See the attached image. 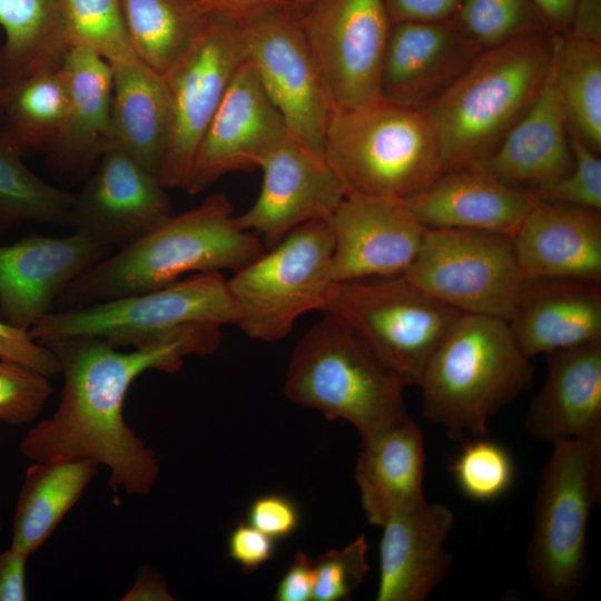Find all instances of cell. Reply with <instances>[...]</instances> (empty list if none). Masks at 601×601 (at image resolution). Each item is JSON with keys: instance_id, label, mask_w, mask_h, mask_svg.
I'll use <instances>...</instances> for the list:
<instances>
[{"instance_id": "obj_1", "label": "cell", "mask_w": 601, "mask_h": 601, "mask_svg": "<svg viewBox=\"0 0 601 601\" xmlns=\"http://www.w3.org/2000/svg\"><path fill=\"white\" fill-rule=\"evenodd\" d=\"M220 343V326L189 324L128 352L91 337L46 344L63 375L61 396L52 415L26 432L20 453L32 462L90 460L105 465L115 504L121 491L148 494L160 473L159 459L127 424L126 395L145 372L176 373L186 357L210 355Z\"/></svg>"}, {"instance_id": "obj_2", "label": "cell", "mask_w": 601, "mask_h": 601, "mask_svg": "<svg viewBox=\"0 0 601 601\" xmlns=\"http://www.w3.org/2000/svg\"><path fill=\"white\" fill-rule=\"evenodd\" d=\"M265 250L258 235L238 225L229 198L214 194L93 265L65 288L55 305L70 308L140 294L191 272H235Z\"/></svg>"}, {"instance_id": "obj_3", "label": "cell", "mask_w": 601, "mask_h": 601, "mask_svg": "<svg viewBox=\"0 0 601 601\" xmlns=\"http://www.w3.org/2000/svg\"><path fill=\"white\" fill-rule=\"evenodd\" d=\"M553 53L548 30L485 48L424 108L440 137L443 173L480 166L495 150L539 95Z\"/></svg>"}, {"instance_id": "obj_4", "label": "cell", "mask_w": 601, "mask_h": 601, "mask_svg": "<svg viewBox=\"0 0 601 601\" xmlns=\"http://www.w3.org/2000/svg\"><path fill=\"white\" fill-rule=\"evenodd\" d=\"M533 375L506 321L462 314L425 367L423 415L452 440L483 436L489 418L528 391Z\"/></svg>"}, {"instance_id": "obj_5", "label": "cell", "mask_w": 601, "mask_h": 601, "mask_svg": "<svg viewBox=\"0 0 601 601\" xmlns=\"http://www.w3.org/2000/svg\"><path fill=\"white\" fill-rule=\"evenodd\" d=\"M324 156L346 196L405 199L443 174L440 137L428 112L384 100L332 112Z\"/></svg>"}, {"instance_id": "obj_6", "label": "cell", "mask_w": 601, "mask_h": 601, "mask_svg": "<svg viewBox=\"0 0 601 601\" xmlns=\"http://www.w3.org/2000/svg\"><path fill=\"white\" fill-rule=\"evenodd\" d=\"M403 388L344 324L326 314L295 345L283 387L297 405L351 423L362 441L410 416Z\"/></svg>"}, {"instance_id": "obj_7", "label": "cell", "mask_w": 601, "mask_h": 601, "mask_svg": "<svg viewBox=\"0 0 601 601\" xmlns=\"http://www.w3.org/2000/svg\"><path fill=\"white\" fill-rule=\"evenodd\" d=\"M552 445L536 489L526 565L541 598L569 601L588 564L589 519L601 492V435Z\"/></svg>"}, {"instance_id": "obj_8", "label": "cell", "mask_w": 601, "mask_h": 601, "mask_svg": "<svg viewBox=\"0 0 601 601\" xmlns=\"http://www.w3.org/2000/svg\"><path fill=\"white\" fill-rule=\"evenodd\" d=\"M321 313L344 324L404 387L420 385L462 315L403 274L336 282Z\"/></svg>"}, {"instance_id": "obj_9", "label": "cell", "mask_w": 601, "mask_h": 601, "mask_svg": "<svg viewBox=\"0 0 601 601\" xmlns=\"http://www.w3.org/2000/svg\"><path fill=\"white\" fill-rule=\"evenodd\" d=\"M236 323L227 279L220 272H211L140 294L51 311L29 335L42 345L91 337L117 348H136L184 325Z\"/></svg>"}, {"instance_id": "obj_10", "label": "cell", "mask_w": 601, "mask_h": 601, "mask_svg": "<svg viewBox=\"0 0 601 601\" xmlns=\"http://www.w3.org/2000/svg\"><path fill=\"white\" fill-rule=\"evenodd\" d=\"M334 239L327 220L289 231L227 279L238 327L252 339L285 338L299 316L322 311L334 284L331 259Z\"/></svg>"}, {"instance_id": "obj_11", "label": "cell", "mask_w": 601, "mask_h": 601, "mask_svg": "<svg viewBox=\"0 0 601 601\" xmlns=\"http://www.w3.org/2000/svg\"><path fill=\"white\" fill-rule=\"evenodd\" d=\"M246 59L239 19L205 11L185 50L162 75L169 136L158 179L185 189L203 137Z\"/></svg>"}, {"instance_id": "obj_12", "label": "cell", "mask_w": 601, "mask_h": 601, "mask_svg": "<svg viewBox=\"0 0 601 601\" xmlns=\"http://www.w3.org/2000/svg\"><path fill=\"white\" fill-rule=\"evenodd\" d=\"M403 275L462 314L506 322L524 279L513 237L463 228H427L416 258Z\"/></svg>"}, {"instance_id": "obj_13", "label": "cell", "mask_w": 601, "mask_h": 601, "mask_svg": "<svg viewBox=\"0 0 601 601\" xmlns=\"http://www.w3.org/2000/svg\"><path fill=\"white\" fill-rule=\"evenodd\" d=\"M245 57L290 136L324 156L332 108L307 42L300 9L288 3L239 19Z\"/></svg>"}, {"instance_id": "obj_14", "label": "cell", "mask_w": 601, "mask_h": 601, "mask_svg": "<svg viewBox=\"0 0 601 601\" xmlns=\"http://www.w3.org/2000/svg\"><path fill=\"white\" fill-rule=\"evenodd\" d=\"M300 17L332 112L382 101L381 73L392 27L384 0H314Z\"/></svg>"}, {"instance_id": "obj_15", "label": "cell", "mask_w": 601, "mask_h": 601, "mask_svg": "<svg viewBox=\"0 0 601 601\" xmlns=\"http://www.w3.org/2000/svg\"><path fill=\"white\" fill-rule=\"evenodd\" d=\"M259 168V194L236 220L243 229L260 236L266 249L304 224L327 220L346 197L325 157L292 136L278 144Z\"/></svg>"}, {"instance_id": "obj_16", "label": "cell", "mask_w": 601, "mask_h": 601, "mask_svg": "<svg viewBox=\"0 0 601 601\" xmlns=\"http://www.w3.org/2000/svg\"><path fill=\"white\" fill-rule=\"evenodd\" d=\"M174 215L158 177L110 147L75 195L70 226L91 240L122 248Z\"/></svg>"}, {"instance_id": "obj_17", "label": "cell", "mask_w": 601, "mask_h": 601, "mask_svg": "<svg viewBox=\"0 0 601 601\" xmlns=\"http://www.w3.org/2000/svg\"><path fill=\"white\" fill-rule=\"evenodd\" d=\"M289 136L283 117L245 59L203 137L185 190L197 195L228 173L259 168Z\"/></svg>"}, {"instance_id": "obj_18", "label": "cell", "mask_w": 601, "mask_h": 601, "mask_svg": "<svg viewBox=\"0 0 601 601\" xmlns=\"http://www.w3.org/2000/svg\"><path fill=\"white\" fill-rule=\"evenodd\" d=\"M327 221L335 282L404 274L427 230L402 199L391 197L347 195Z\"/></svg>"}, {"instance_id": "obj_19", "label": "cell", "mask_w": 601, "mask_h": 601, "mask_svg": "<svg viewBox=\"0 0 601 601\" xmlns=\"http://www.w3.org/2000/svg\"><path fill=\"white\" fill-rule=\"evenodd\" d=\"M112 250L76 231L65 237L30 235L0 246V318L29 332L71 282Z\"/></svg>"}, {"instance_id": "obj_20", "label": "cell", "mask_w": 601, "mask_h": 601, "mask_svg": "<svg viewBox=\"0 0 601 601\" xmlns=\"http://www.w3.org/2000/svg\"><path fill=\"white\" fill-rule=\"evenodd\" d=\"M455 18L391 27L381 73L382 100L424 109L483 51Z\"/></svg>"}, {"instance_id": "obj_21", "label": "cell", "mask_w": 601, "mask_h": 601, "mask_svg": "<svg viewBox=\"0 0 601 601\" xmlns=\"http://www.w3.org/2000/svg\"><path fill=\"white\" fill-rule=\"evenodd\" d=\"M454 523L449 506L426 500L393 513L382 526L376 601L425 600L450 571Z\"/></svg>"}, {"instance_id": "obj_22", "label": "cell", "mask_w": 601, "mask_h": 601, "mask_svg": "<svg viewBox=\"0 0 601 601\" xmlns=\"http://www.w3.org/2000/svg\"><path fill=\"white\" fill-rule=\"evenodd\" d=\"M60 69L68 87L67 116L45 154L56 176L79 181L88 178L112 144V68L96 51L73 46Z\"/></svg>"}, {"instance_id": "obj_23", "label": "cell", "mask_w": 601, "mask_h": 601, "mask_svg": "<svg viewBox=\"0 0 601 601\" xmlns=\"http://www.w3.org/2000/svg\"><path fill=\"white\" fill-rule=\"evenodd\" d=\"M513 244L524 278L601 283V210L533 195Z\"/></svg>"}, {"instance_id": "obj_24", "label": "cell", "mask_w": 601, "mask_h": 601, "mask_svg": "<svg viewBox=\"0 0 601 601\" xmlns=\"http://www.w3.org/2000/svg\"><path fill=\"white\" fill-rule=\"evenodd\" d=\"M508 323L529 358L599 342L601 283L524 278Z\"/></svg>"}, {"instance_id": "obj_25", "label": "cell", "mask_w": 601, "mask_h": 601, "mask_svg": "<svg viewBox=\"0 0 601 601\" xmlns=\"http://www.w3.org/2000/svg\"><path fill=\"white\" fill-rule=\"evenodd\" d=\"M427 228H463L514 237L533 194L509 186L480 166L443 173L430 187L402 199Z\"/></svg>"}, {"instance_id": "obj_26", "label": "cell", "mask_w": 601, "mask_h": 601, "mask_svg": "<svg viewBox=\"0 0 601 601\" xmlns=\"http://www.w3.org/2000/svg\"><path fill=\"white\" fill-rule=\"evenodd\" d=\"M480 167L504 184L528 191L550 185L572 169L573 154L553 60L535 100Z\"/></svg>"}, {"instance_id": "obj_27", "label": "cell", "mask_w": 601, "mask_h": 601, "mask_svg": "<svg viewBox=\"0 0 601 601\" xmlns=\"http://www.w3.org/2000/svg\"><path fill=\"white\" fill-rule=\"evenodd\" d=\"M545 356L546 377L529 406L526 432L550 443L601 435V341Z\"/></svg>"}, {"instance_id": "obj_28", "label": "cell", "mask_w": 601, "mask_h": 601, "mask_svg": "<svg viewBox=\"0 0 601 601\" xmlns=\"http://www.w3.org/2000/svg\"><path fill=\"white\" fill-rule=\"evenodd\" d=\"M424 465L423 435L410 416L362 441L355 480L371 524L382 528L396 511L426 500Z\"/></svg>"}, {"instance_id": "obj_29", "label": "cell", "mask_w": 601, "mask_h": 601, "mask_svg": "<svg viewBox=\"0 0 601 601\" xmlns=\"http://www.w3.org/2000/svg\"><path fill=\"white\" fill-rule=\"evenodd\" d=\"M112 68V144L158 177L169 136V104L161 75L138 59Z\"/></svg>"}, {"instance_id": "obj_30", "label": "cell", "mask_w": 601, "mask_h": 601, "mask_svg": "<svg viewBox=\"0 0 601 601\" xmlns=\"http://www.w3.org/2000/svg\"><path fill=\"white\" fill-rule=\"evenodd\" d=\"M99 465L90 460L32 462L19 491L10 546L31 556L78 503Z\"/></svg>"}, {"instance_id": "obj_31", "label": "cell", "mask_w": 601, "mask_h": 601, "mask_svg": "<svg viewBox=\"0 0 601 601\" xmlns=\"http://www.w3.org/2000/svg\"><path fill=\"white\" fill-rule=\"evenodd\" d=\"M0 27L3 87L60 68L69 45L59 0H0Z\"/></svg>"}, {"instance_id": "obj_32", "label": "cell", "mask_w": 601, "mask_h": 601, "mask_svg": "<svg viewBox=\"0 0 601 601\" xmlns=\"http://www.w3.org/2000/svg\"><path fill=\"white\" fill-rule=\"evenodd\" d=\"M68 100L60 68L4 86L0 131L21 157L46 152L61 131Z\"/></svg>"}, {"instance_id": "obj_33", "label": "cell", "mask_w": 601, "mask_h": 601, "mask_svg": "<svg viewBox=\"0 0 601 601\" xmlns=\"http://www.w3.org/2000/svg\"><path fill=\"white\" fill-rule=\"evenodd\" d=\"M553 65L566 124L592 150H601V41L553 33Z\"/></svg>"}, {"instance_id": "obj_34", "label": "cell", "mask_w": 601, "mask_h": 601, "mask_svg": "<svg viewBox=\"0 0 601 601\" xmlns=\"http://www.w3.org/2000/svg\"><path fill=\"white\" fill-rule=\"evenodd\" d=\"M135 57L164 75L193 38L204 10L187 0H121Z\"/></svg>"}, {"instance_id": "obj_35", "label": "cell", "mask_w": 601, "mask_h": 601, "mask_svg": "<svg viewBox=\"0 0 601 601\" xmlns=\"http://www.w3.org/2000/svg\"><path fill=\"white\" fill-rule=\"evenodd\" d=\"M0 131V230L26 221L70 225L75 195L30 171Z\"/></svg>"}, {"instance_id": "obj_36", "label": "cell", "mask_w": 601, "mask_h": 601, "mask_svg": "<svg viewBox=\"0 0 601 601\" xmlns=\"http://www.w3.org/2000/svg\"><path fill=\"white\" fill-rule=\"evenodd\" d=\"M69 47H86L110 65L137 59L121 0H59Z\"/></svg>"}, {"instance_id": "obj_37", "label": "cell", "mask_w": 601, "mask_h": 601, "mask_svg": "<svg viewBox=\"0 0 601 601\" xmlns=\"http://www.w3.org/2000/svg\"><path fill=\"white\" fill-rule=\"evenodd\" d=\"M449 470L460 491L476 502L500 499L515 480V464L510 452L483 436L464 443Z\"/></svg>"}, {"instance_id": "obj_38", "label": "cell", "mask_w": 601, "mask_h": 601, "mask_svg": "<svg viewBox=\"0 0 601 601\" xmlns=\"http://www.w3.org/2000/svg\"><path fill=\"white\" fill-rule=\"evenodd\" d=\"M455 19L484 49L548 30L530 0H463Z\"/></svg>"}, {"instance_id": "obj_39", "label": "cell", "mask_w": 601, "mask_h": 601, "mask_svg": "<svg viewBox=\"0 0 601 601\" xmlns=\"http://www.w3.org/2000/svg\"><path fill=\"white\" fill-rule=\"evenodd\" d=\"M52 393L49 376L0 358V423L17 426L36 421Z\"/></svg>"}, {"instance_id": "obj_40", "label": "cell", "mask_w": 601, "mask_h": 601, "mask_svg": "<svg viewBox=\"0 0 601 601\" xmlns=\"http://www.w3.org/2000/svg\"><path fill=\"white\" fill-rule=\"evenodd\" d=\"M367 551V540L359 535L346 546L329 550L314 560L313 600H349L370 571Z\"/></svg>"}, {"instance_id": "obj_41", "label": "cell", "mask_w": 601, "mask_h": 601, "mask_svg": "<svg viewBox=\"0 0 601 601\" xmlns=\"http://www.w3.org/2000/svg\"><path fill=\"white\" fill-rule=\"evenodd\" d=\"M573 167L561 179L530 191L538 198L601 210V158L568 127Z\"/></svg>"}, {"instance_id": "obj_42", "label": "cell", "mask_w": 601, "mask_h": 601, "mask_svg": "<svg viewBox=\"0 0 601 601\" xmlns=\"http://www.w3.org/2000/svg\"><path fill=\"white\" fill-rule=\"evenodd\" d=\"M246 521L275 541L289 538L300 525L296 502L280 493H266L248 505Z\"/></svg>"}, {"instance_id": "obj_43", "label": "cell", "mask_w": 601, "mask_h": 601, "mask_svg": "<svg viewBox=\"0 0 601 601\" xmlns=\"http://www.w3.org/2000/svg\"><path fill=\"white\" fill-rule=\"evenodd\" d=\"M0 358L31 367L49 377L60 373L52 351L36 342L29 332L17 329L0 318Z\"/></svg>"}, {"instance_id": "obj_44", "label": "cell", "mask_w": 601, "mask_h": 601, "mask_svg": "<svg viewBox=\"0 0 601 601\" xmlns=\"http://www.w3.org/2000/svg\"><path fill=\"white\" fill-rule=\"evenodd\" d=\"M276 541L247 521L235 524L227 536V554L245 573H253L275 554Z\"/></svg>"}, {"instance_id": "obj_45", "label": "cell", "mask_w": 601, "mask_h": 601, "mask_svg": "<svg viewBox=\"0 0 601 601\" xmlns=\"http://www.w3.org/2000/svg\"><path fill=\"white\" fill-rule=\"evenodd\" d=\"M384 2L393 24L453 19L463 0H384Z\"/></svg>"}, {"instance_id": "obj_46", "label": "cell", "mask_w": 601, "mask_h": 601, "mask_svg": "<svg viewBox=\"0 0 601 601\" xmlns=\"http://www.w3.org/2000/svg\"><path fill=\"white\" fill-rule=\"evenodd\" d=\"M314 583L313 560L306 553L298 551L278 581L274 592V600L312 601Z\"/></svg>"}, {"instance_id": "obj_47", "label": "cell", "mask_w": 601, "mask_h": 601, "mask_svg": "<svg viewBox=\"0 0 601 601\" xmlns=\"http://www.w3.org/2000/svg\"><path fill=\"white\" fill-rule=\"evenodd\" d=\"M29 555L12 546L0 552V601H26Z\"/></svg>"}, {"instance_id": "obj_48", "label": "cell", "mask_w": 601, "mask_h": 601, "mask_svg": "<svg viewBox=\"0 0 601 601\" xmlns=\"http://www.w3.org/2000/svg\"><path fill=\"white\" fill-rule=\"evenodd\" d=\"M122 601H173L166 580L155 569L145 565L137 571L131 588L121 598Z\"/></svg>"}, {"instance_id": "obj_49", "label": "cell", "mask_w": 601, "mask_h": 601, "mask_svg": "<svg viewBox=\"0 0 601 601\" xmlns=\"http://www.w3.org/2000/svg\"><path fill=\"white\" fill-rule=\"evenodd\" d=\"M577 0H530L551 33L564 35L571 29Z\"/></svg>"}, {"instance_id": "obj_50", "label": "cell", "mask_w": 601, "mask_h": 601, "mask_svg": "<svg viewBox=\"0 0 601 601\" xmlns=\"http://www.w3.org/2000/svg\"><path fill=\"white\" fill-rule=\"evenodd\" d=\"M292 3L290 0H199L204 11L243 19L262 10ZM293 4V3H292Z\"/></svg>"}, {"instance_id": "obj_51", "label": "cell", "mask_w": 601, "mask_h": 601, "mask_svg": "<svg viewBox=\"0 0 601 601\" xmlns=\"http://www.w3.org/2000/svg\"><path fill=\"white\" fill-rule=\"evenodd\" d=\"M568 33L601 41V0H577L573 22Z\"/></svg>"}, {"instance_id": "obj_52", "label": "cell", "mask_w": 601, "mask_h": 601, "mask_svg": "<svg viewBox=\"0 0 601 601\" xmlns=\"http://www.w3.org/2000/svg\"><path fill=\"white\" fill-rule=\"evenodd\" d=\"M1 47H2V43L0 41V59H1ZM3 99H4V87L0 79V121H1V116H2Z\"/></svg>"}, {"instance_id": "obj_53", "label": "cell", "mask_w": 601, "mask_h": 601, "mask_svg": "<svg viewBox=\"0 0 601 601\" xmlns=\"http://www.w3.org/2000/svg\"><path fill=\"white\" fill-rule=\"evenodd\" d=\"M314 0H290V2L298 9L303 10L308 7Z\"/></svg>"}, {"instance_id": "obj_54", "label": "cell", "mask_w": 601, "mask_h": 601, "mask_svg": "<svg viewBox=\"0 0 601 601\" xmlns=\"http://www.w3.org/2000/svg\"><path fill=\"white\" fill-rule=\"evenodd\" d=\"M2 529V512H1V505H0V532Z\"/></svg>"}, {"instance_id": "obj_55", "label": "cell", "mask_w": 601, "mask_h": 601, "mask_svg": "<svg viewBox=\"0 0 601 601\" xmlns=\"http://www.w3.org/2000/svg\"><path fill=\"white\" fill-rule=\"evenodd\" d=\"M187 1H190V2H196L198 3L199 0H187Z\"/></svg>"}]
</instances>
